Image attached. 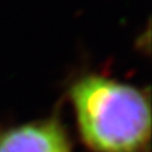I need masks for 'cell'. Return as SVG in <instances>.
<instances>
[{"instance_id": "obj_1", "label": "cell", "mask_w": 152, "mask_h": 152, "mask_svg": "<svg viewBox=\"0 0 152 152\" xmlns=\"http://www.w3.org/2000/svg\"><path fill=\"white\" fill-rule=\"evenodd\" d=\"M82 141L93 152H145L151 137L148 96L132 85L85 75L71 86Z\"/></svg>"}, {"instance_id": "obj_2", "label": "cell", "mask_w": 152, "mask_h": 152, "mask_svg": "<svg viewBox=\"0 0 152 152\" xmlns=\"http://www.w3.org/2000/svg\"><path fill=\"white\" fill-rule=\"evenodd\" d=\"M0 152H72V147L59 121L47 118L1 131Z\"/></svg>"}]
</instances>
